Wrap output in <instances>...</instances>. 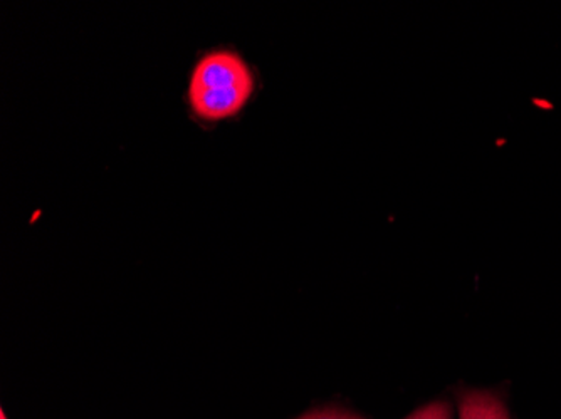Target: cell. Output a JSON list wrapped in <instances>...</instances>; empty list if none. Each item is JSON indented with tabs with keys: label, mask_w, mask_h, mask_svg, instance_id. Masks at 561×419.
Listing matches in <instances>:
<instances>
[{
	"label": "cell",
	"mask_w": 561,
	"mask_h": 419,
	"mask_svg": "<svg viewBox=\"0 0 561 419\" xmlns=\"http://www.w3.org/2000/svg\"><path fill=\"white\" fill-rule=\"evenodd\" d=\"M257 91V72L241 50L216 46L195 59L188 74L185 103L202 126L238 118Z\"/></svg>",
	"instance_id": "6da1fadb"
},
{
	"label": "cell",
	"mask_w": 561,
	"mask_h": 419,
	"mask_svg": "<svg viewBox=\"0 0 561 419\" xmlns=\"http://www.w3.org/2000/svg\"><path fill=\"white\" fill-rule=\"evenodd\" d=\"M0 419H8V418H5L4 412H2V415H0Z\"/></svg>",
	"instance_id": "5b68a950"
},
{
	"label": "cell",
	"mask_w": 561,
	"mask_h": 419,
	"mask_svg": "<svg viewBox=\"0 0 561 419\" xmlns=\"http://www.w3.org/2000/svg\"><path fill=\"white\" fill-rule=\"evenodd\" d=\"M298 419H364L360 416L353 415V412L343 411V409L324 408L314 409V411L306 412Z\"/></svg>",
	"instance_id": "277c9868"
},
{
	"label": "cell",
	"mask_w": 561,
	"mask_h": 419,
	"mask_svg": "<svg viewBox=\"0 0 561 419\" xmlns=\"http://www.w3.org/2000/svg\"><path fill=\"white\" fill-rule=\"evenodd\" d=\"M457 406L459 419H510L503 399L491 391H461Z\"/></svg>",
	"instance_id": "7a4b0ae2"
},
{
	"label": "cell",
	"mask_w": 561,
	"mask_h": 419,
	"mask_svg": "<svg viewBox=\"0 0 561 419\" xmlns=\"http://www.w3.org/2000/svg\"><path fill=\"white\" fill-rule=\"evenodd\" d=\"M453 418V409L449 403L434 401L431 405L422 406L417 411L412 412L405 419H450Z\"/></svg>",
	"instance_id": "3957f363"
}]
</instances>
